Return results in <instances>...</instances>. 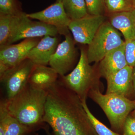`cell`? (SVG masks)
I'll use <instances>...</instances> for the list:
<instances>
[{"instance_id":"obj_23","label":"cell","mask_w":135,"mask_h":135,"mask_svg":"<svg viewBox=\"0 0 135 135\" xmlns=\"http://www.w3.org/2000/svg\"><path fill=\"white\" fill-rule=\"evenodd\" d=\"M89 15L93 16L103 15L106 11L104 0H85Z\"/></svg>"},{"instance_id":"obj_3","label":"cell","mask_w":135,"mask_h":135,"mask_svg":"<svg viewBox=\"0 0 135 135\" xmlns=\"http://www.w3.org/2000/svg\"><path fill=\"white\" fill-rule=\"evenodd\" d=\"M100 77L90 65L86 51L81 49L76 66L69 74L60 77L59 81L74 92L83 102L86 101L89 92L92 90L99 89L103 92V85L99 80Z\"/></svg>"},{"instance_id":"obj_19","label":"cell","mask_w":135,"mask_h":135,"mask_svg":"<svg viewBox=\"0 0 135 135\" xmlns=\"http://www.w3.org/2000/svg\"><path fill=\"white\" fill-rule=\"evenodd\" d=\"M62 3L71 20L81 19L89 15L85 0H64Z\"/></svg>"},{"instance_id":"obj_2","label":"cell","mask_w":135,"mask_h":135,"mask_svg":"<svg viewBox=\"0 0 135 135\" xmlns=\"http://www.w3.org/2000/svg\"><path fill=\"white\" fill-rule=\"evenodd\" d=\"M47 90L27 83L11 99L2 100L10 114L25 126L37 131L46 126L43 122Z\"/></svg>"},{"instance_id":"obj_28","label":"cell","mask_w":135,"mask_h":135,"mask_svg":"<svg viewBox=\"0 0 135 135\" xmlns=\"http://www.w3.org/2000/svg\"><path fill=\"white\" fill-rule=\"evenodd\" d=\"M131 115L135 118V109H134V110L133 111V112H132V114Z\"/></svg>"},{"instance_id":"obj_7","label":"cell","mask_w":135,"mask_h":135,"mask_svg":"<svg viewBox=\"0 0 135 135\" xmlns=\"http://www.w3.org/2000/svg\"><path fill=\"white\" fill-rule=\"evenodd\" d=\"M39 41L37 38L26 39L17 44L0 46V75L27 59Z\"/></svg>"},{"instance_id":"obj_13","label":"cell","mask_w":135,"mask_h":135,"mask_svg":"<svg viewBox=\"0 0 135 135\" xmlns=\"http://www.w3.org/2000/svg\"><path fill=\"white\" fill-rule=\"evenodd\" d=\"M127 65L124 44L107 54L99 62L98 71L100 76L106 79Z\"/></svg>"},{"instance_id":"obj_26","label":"cell","mask_w":135,"mask_h":135,"mask_svg":"<svg viewBox=\"0 0 135 135\" xmlns=\"http://www.w3.org/2000/svg\"><path fill=\"white\" fill-rule=\"evenodd\" d=\"M133 92H134V94L135 95V66L133 68Z\"/></svg>"},{"instance_id":"obj_18","label":"cell","mask_w":135,"mask_h":135,"mask_svg":"<svg viewBox=\"0 0 135 135\" xmlns=\"http://www.w3.org/2000/svg\"><path fill=\"white\" fill-rule=\"evenodd\" d=\"M22 14L15 16L0 15V46L8 44Z\"/></svg>"},{"instance_id":"obj_5","label":"cell","mask_w":135,"mask_h":135,"mask_svg":"<svg viewBox=\"0 0 135 135\" xmlns=\"http://www.w3.org/2000/svg\"><path fill=\"white\" fill-rule=\"evenodd\" d=\"M124 43L119 32L110 22H104L88 45L86 53L89 62H100L110 51Z\"/></svg>"},{"instance_id":"obj_15","label":"cell","mask_w":135,"mask_h":135,"mask_svg":"<svg viewBox=\"0 0 135 135\" xmlns=\"http://www.w3.org/2000/svg\"><path fill=\"white\" fill-rule=\"evenodd\" d=\"M110 23L115 29L120 31L125 41L135 40V8L111 14Z\"/></svg>"},{"instance_id":"obj_11","label":"cell","mask_w":135,"mask_h":135,"mask_svg":"<svg viewBox=\"0 0 135 135\" xmlns=\"http://www.w3.org/2000/svg\"><path fill=\"white\" fill-rule=\"evenodd\" d=\"M26 15L31 19L55 27L59 34L65 36L69 34L68 26L71 20L66 15L62 2H56L41 11Z\"/></svg>"},{"instance_id":"obj_14","label":"cell","mask_w":135,"mask_h":135,"mask_svg":"<svg viewBox=\"0 0 135 135\" xmlns=\"http://www.w3.org/2000/svg\"><path fill=\"white\" fill-rule=\"evenodd\" d=\"M58 44V40L56 36H44L30 51L27 59L35 65H47Z\"/></svg>"},{"instance_id":"obj_22","label":"cell","mask_w":135,"mask_h":135,"mask_svg":"<svg viewBox=\"0 0 135 135\" xmlns=\"http://www.w3.org/2000/svg\"><path fill=\"white\" fill-rule=\"evenodd\" d=\"M23 12L17 0H0V15L18 16Z\"/></svg>"},{"instance_id":"obj_29","label":"cell","mask_w":135,"mask_h":135,"mask_svg":"<svg viewBox=\"0 0 135 135\" xmlns=\"http://www.w3.org/2000/svg\"><path fill=\"white\" fill-rule=\"evenodd\" d=\"M64 0H56V2H62Z\"/></svg>"},{"instance_id":"obj_20","label":"cell","mask_w":135,"mask_h":135,"mask_svg":"<svg viewBox=\"0 0 135 135\" xmlns=\"http://www.w3.org/2000/svg\"><path fill=\"white\" fill-rule=\"evenodd\" d=\"M106 11L111 14L135 9L133 0H104Z\"/></svg>"},{"instance_id":"obj_21","label":"cell","mask_w":135,"mask_h":135,"mask_svg":"<svg viewBox=\"0 0 135 135\" xmlns=\"http://www.w3.org/2000/svg\"><path fill=\"white\" fill-rule=\"evenodd\" d=\"M82 103L97 135H122L111 130L98 119L90 110L87 105L86 101H83Z\"/></svg>"},{"instance_id":"obj_8","label":"cell","mask_w":135,"mask_h":135,"mask_svg":"<svg viewBox=\"0 0 135 135\" xmlns=\"http://www.w3.org/2000/svg\"><path fill=\"white\" fill-rule=\"evenodd\" d=\"M58 33V30L55 27L40 21H32L26 13L23 12L8 45L21 40L34 38L46 35L56 36Z\"/></svg>"},{"instance_id":"obj_4","label":"cell","mask_w":135,"mask_h":135,"mask_svg":"<svg viewBox=\"0 0 135 135\" xmlns=\"http://www.w3.org/2000/svg\"><path fill=\"white\" fill-rule=\"evenodd\" d=\"M88 97L103 110L113 130L122 135L126 119L135 109V100L117 94H103L99 89L90 90Z\"/></svg>"},{"instance_id":"obj_27","label":"cell","mask_w":135,"mask_h":135,"mask_svg":"<svg viewBox=\"0 0 135 135\" xmlns=\"http://www.w3.org/2000/svg\"><path fill=\"white\" fill-rule=\"evenodd\" d=\"M48 125H46V127L44 128V130L46 131V135H54L53 134H51L49 130V127H48Z\"/></svg>"},{"instance_id":"obj_24","label":"cell","mask_w":135,"mask_h":135,"mask_svg":"<svg viewBox=\"0 0 135 135\" xmlns=\"http://www.w3.org/2000/svg\"><path fill=\"white\" fill-rule=\"evenodd\" d=\"M126 60L129 66H135V40L125 41L124 43Z\"/></svg>"},{"instance_id":"obj_9","label":"cell","mask_w":135,"mask_h":135,"mask_svg":"<svg viewBox=\"0 0 135 135\" xmlns=\"http://www.w3.org/2000/svg\"><path fill=\"white\" fill-rule=\"evenodd\" d=\"M74 40L70 34L65 36V40L59 44L49 64L60 77L66 75L75 62L77 51Z\"/></svg>"},{"instance_id":"obj_12","label":"cell","mask_w":135,"mask_h":135,"mask_svg":"<svg viewBox=\"0 0 135 135\" xmlns=\"http://www.w3.org/2000/svg\"><path fill=\"white\" fill-rule=\"evenodd\" d=\"M133 67L127 66L106 79V94L128 97L133 92Z\"/></svg>"},{"instance_id":"obj_10","label":"cell","mask_w":135,"mask_h":135,"mask_svg":"<svg viewBox=\"0 0 135 135\" xmlns=\"http://www.w3.org/2000/svg\"><path fill=\"white\" fill-rule=\"evenodd\" d=\"M105 20L104 15H88L81 19L71 20L68 28L75 42L89 45Z\"/></svg>"},{"instance_id":"obj_6","label":"cell","mask_w":135,"mask_h":135,"mask_svg":"<svg viewBox=\"0 0 135 135\" xmlns=\"http://www.w3.org/2000/svg\"><path fill=\"white\" fill-rule=\"evenodd\" d=\"M35 65L31 60L27 59L0 75L1 82L6 88L7 99H11L24 88L28 83Z\"/></svg>"},{"instance_id":"obj_1","label":"cell","mask_w":135,"mask_h":135,"mask_svg":"<svg viewBox=\"0 0 135 135\" xmlns=\"http://www.w3.org/2000/svg\"><path fill=\"white\" fill-rule=\"evenodd\" d=\"M43 121L54 135H97L82 102L57 81L47 90Z\"/></svg>"},{"instance_id":"obj_30","label":"cell","mask_w":135,"mask_h":135,"mask_svg":"<svg viewBox=\"0 0 135 135\" xmlns=\"http://www.w3.org/2000/svg\"><path fill=\"white\" fill-rule=\"evenodd\" d=\"M133 2H134V7L135 8V0H133Z\"/></svg>"},{"instance_id":"obj_17","label":"cell","mask_w":135,"mask_h":135,"mask_svg":"<svg viewBox=\"0 0 135 135\" xmlns=\"http://www.w3.org/2000/svg\"><path fill=\"white\" fill-rule=\"evenodd\" d=\"M0 123L5 128V135H32L37 131L23 125L11 116L1 101L0 103Z\"/></svg>"},{"instance_id":"obj_16","label":"cell","mask_w":135,"mask_h":135,"mask_svg":"<svg viewBox=\"0 0 135 135\" xmlns=\"http://www.w3.org/2000/svg\"><path fill=\"white\" fill-rule=\"evenodd\" d=\"M58 75L55 70L50 66L35 65L28 83L33 86L47 90L57 81Z\"/></svg>"},{"instance_id":"obj_25","label":"cell","mask_w":135,"mask_h":135,"mask_svg":"<svg viewBox=\"0 0 135 135\" xmlns=\"http://www.w3.org/2000/svg\"><path fill=\"white\" fill-rule=\"evenodd\" d=\"M122 135H135V118L131 115L126 119Z\"/></svg>"}]
</instances>
